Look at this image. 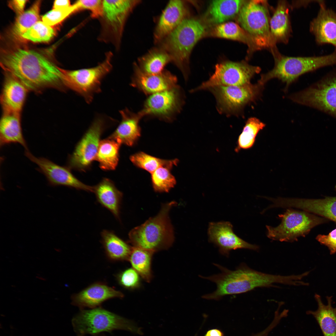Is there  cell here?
<instances>
[{
  "label": "cell",
  "instance_id": "6da1fadb",
  "mask_svg": "<svg viewBox=\"0 0 336 336\" xmlns=\"http://www.w3.org/2000/svg\"><path fill=\"white\" fill-rule=\"evenodd\" d=\"M1 65L4 71L17 77L29 91L38 93L48 88L67 89L61 68L34 50L17 48L5 51Z\"/></svg>",
  "mask_w": 336,
  "mask_h": 336
},
{
  "label": "cell",
  "instance_id": "7a4b0ae2",
  "mask_svg": "<svg viewBox=\"0 0 336 336\" xmlns=\"http://www.w3.org/2000/svg\"><path fill=\"white\" fill-rule=\"evenodd\" d=\"M213 264L221 270L220 273L208 277L199 275L216 285L215 291L202 296L207 300H219L226 296L243 293L256 287H272L276 282L274 275L255 270L244 263L234 270L217 264Z\"/></svg>",
  "mask_w": 336,
  "mask_h": 336
},
{
  "label": "cell",
  "instance_id": "3957f363",
  "mask_svg": "<svg viewBox=\"0 0 336 336\" xmlns=\"http://www.w3.org/2000/svg\"><path fill=\"white\" fill-rule=\"evenodd\" d=\"M172 201L163 204L158 214L129 232V241L133 246L156 252L169 248L174 241L172 226L169 217Z\"/></svg>",
  "mask_w": 336,
  "mask_h": 336
},
{
  "label": "cell",
  "instance_id": "277c9868",
  "mask_svg": "<svg viewBox=\"0 0 336 336\" xmlns=\"http://www.w3.org/2000/svg\"><path fill=\"white\" fill-rule=\"evenodd\" d=\"M205 29L199 21L186 18L159 43L170 56L172 62L188 77L190 56L194 47L204 35Z\"/></svg>",
  "mask_w": 336,
  "mask_h": 336
},
{
  "label": "cell",
  "instance_id": "5b68a950",
  "mask_svg": "<svg viewBox=\"0 0 336 336\" xmlns=\"http://www.w3.org/2000/svg\"><path fill=\"white\" fill-rule=\"evenodd\" d=\"M72 324L77 336L96 335L116 329L142 335V329L132 320L100 307L82 310L72 319Z\"/></svg>",
  "mask_w": 336,
  "mask_h": 336
},
{
  "label": "cell",
  "instance_id": "8992f818",
  "mask_svg": "<svg viewBox=\"0 0 336 336\" xmlns=\"http://www.w3.org/2000/svg\"><path fill=\"white\" fill-rule=\"evenodd\" d=\"M273 68L262 74L258 82L263 85L277 78L286 83V87L306 73L326 66L336 65V49L330 54L319 56L287 57L274 54Z\"/></svg>",
  "mask_w": 336,
  "mask_h": 336
},
{
  "label": "cell",
  "instance_id": "52a82bcc",
  "mask_svg": "<svg viewBox=\"0 0 336 336\" xmlns=\"http://www.w3.org/2000/svg\"><path fill=\"white\" fill-rule=\"evenodd\" d=\"M265 1H247L238 14L237 20L257 50L270 48L276 43L270 32L268 11Z\"/></svg>",
  "mask_w": 336,
  "mask_h": 336
},
{
  "label": "cell",
  "instance_id": "ba28073f",
  "mask_svg": "<svg viewBox=\"0 0 336 336\" xmlns=\"http://www.w3.org/2000/svg\"><path fill=\"white\" fill-rule=\"evenodd\" d=\"M113 55L110 52L106 53L104 60L95 67L75 70L61 68L66 88L82 96L87 103H90L94 95L101 92L102 80L112 69Z\"/></svg>",
  "mask_w": 336,
  "mask_h": 336
},
{
  "label": "cell",
  "instance_id": "9c48e42d",
  "mask_svg": "<svg viewBox=\"0 0 336 336\" xmlns=\"http://www.w3.org/2000/svg\"><path fill=\"white\" fill-rule=\"evenodd\" d=\"M294 102L336 119V67L308 87L290 95Z\"/></svg>",
  "mask_w": 336,
  "mask_h": 336
},
{
  "label": "cell",
  "instance_id": "30bf717a",
  "mask_svg": "<svg viewBox=\"0 0 336 336\" xmlns=\"http://www.w3.org/2000/svg\"><path fill=\"white\" fill-rule=\"evenodd\" d=\"M278 217L281 222L278 226H266L267 236L273 240L291 242L305 236L312 228L327 221L313 213L291 208L287 209Z\"/></svg>",
  "mask_w": 336,
  "mask_h": 336
},
{
  "label": "cell",
  "instance_id": "8fae6325",
  "mask_svg": "<svg viewBox=\"0 0 336 336\" xmlns=\"http://www.w3.org/2000/svg\"><path fill=\"white\" fill-rule=\"evenodd\" d=\"M140 0H103L102 14L100 19V41L110 43L118 49L127 19Z\"/></svg>",
  "mask_w": 336,
  "mask_h": 336
},
{
  "label": "cell",
  "instance_id": "7c38bea8",
  "mask_svg": "<svg viewBox=\"0 0 336 336\" xmlns=\"http://www.w3.org/2000/svg\"><path fill=\"white\" fill-rule=\"evenodd\" d=\"M264 85L258 82L241 86H218L208 89L213 95L221 114L238 115L245 106L259 96Z\"/></svg>",
  "mask_w": 336,
  "mask_h": 336
},
{
  "label": "cell",
  "instance_id": "4fadbf2b",
  "mask_svg": "<svg viewBox=\"0 0 336 336\" xmlns=\"http://www.w3.org/2000/svg\"><path fill=\"white\" fill-rule=\"evenodd\" d=\"M261 68L245 61H226L217 64L214 73L207 81L193 90V92L208 89L218 86H241L250 83L254 75Z\"/></svg>",
  "mask_w": 336,
  "mask_h": 336
},
{
  "label": "cell",
  "instance_id": "5bb4252c",
  "mask_svg": "<svg viewBox=\"0 0 336 336\" xmlns=\"http://www.w3.org/2000/svg\"><path fill=\"white\" fill-rule=\"evenodd\" d=\"M184 97L178 85L171 88L148 96L139 111L143 117L157 118L172 121L182 110Z\"/></svg>",
  "mask_w": 336,
  "mask_h": 336
},
{
  "label": "cell",
  "instance_id": "9a60e30c",
  "mask_svg": "<svg viewBox=\"0 0 336 336\" xmlns=\"http://www.w3.org/2000/svg\"><path fill=\"white\" fill-rule=\"evenodd\" d=\"M106 123L103 116H99L95 119L69 157L68 168L85 170L95 160Z\"/></svg>",
  "mask_w": 336,
  "mask_h": 336
},
{
  "label": "cell",
  "instance_id": "2e32d148",
  "mask_svg": "<svg viewBox=\"0 0 336 336\" xmlns=\"http://www.w3.org/2000/svg\"><path fill=\"white\" fill-rule=\"evenodd\" d=\"M25 155L38 166V170L46 178L52 186H65L77 189L93 192V187L87 185L77 178L68 167L59 166L48 159L36 157L29 150L25 151Z\"/></svg>",
  "mask_w": 336,
  "mask_h": 336
},
{
  "label": "cell",
  "instance_id": "e0dca14e",
  "mask_svg": "<svg viewBox=\"0 0 336 336\" xmlns=\"http://www.w3.org/2000/svg\"><path fill=\"white\" fill-rule=\"evenodd\" d=\"M208 234L209 242L218 247L219 253L227 257L233 250L244 249L257 250L259 249L258 245L248 243L237 236L228 222H210Z\"/></svg>",
  "mask_w": 336,
  "mask_h": 336
},
{
  "label": "cell",
  "instance_id": "ac0fdd59",
  "mask_svg": "<svg viewBox=\"0 0 336 336\" xmlns=\"http://www.w3.org/2000/svg\"><path fill=\"white\" fill-rule=\"evenodd\" d=\"M133 67L130 85L146 95L149 96L177 85V77L167 70L156 74H148L142 72L135 63Z\"/></svg>",
  "mask_w": 336,
  "mask_h": 336
},
{
  "label": "cell",
  "instance_id": "d6986e66",
  "mask_svg": "<svg viewBox=\"0 0 336 336\" xmlns=\"http://www.w3.org/2000/svg\"><path fill=\"white\" fill-rule=\"evenodd\" d=\"M318 3L320 9L317 16L310 23V31L317 44H330L336 49V12L327 8L324 1Z\"/></svg>",
  "mask_w": 336,
  "mask_h": 336
},
{
  "label": "cell",
  "instance_id": "ffe728a7",
  "mask_svg": "<svg viewBox=\"0 0 336 336\" xmlns=\"http://www.w3.org/2000/svg\"><path fill=\"white\" fill-rule=\"evenodd\" d=\"M4 72L0 96L3 112L21 114L29 90L17 77L9 72Z\"/></svg>",
  "mask_w": 336,
  "mask_h": 336
},
{
  "label": "cell",
  "instance_id": "44dd1931",
  "mask_svg": "<svg viewBox=\"0 0 336 336\" xmlns=\"http://www.w3.org/2000/svg\"><path fill=\"white\" fill-rule=\"evenodd\" d=\"M123 293L102 282L91 284L72 297V304L81 308H96L104 301L114 298H122Z\"/></svg>",
  "mask_w": 336,
  "mask_h": 336
},
{
  "label": "cell",
  "instance_id": "7402d4cb",
  "mask_svg": "<svg viewBox=\"0 0 336 336\" xmlns=\"http://www.w3.org/2000/svg\"><path fill=\"white\" fill-rule=\"evenodd\" d=\"M187 10L183 1H169L162 12L154 32L155 42L159 43L186 18Z\"/></svg>",
  "mask_w": 336,
  "mask_h": 336
},
{
  "label": "cell",
  "instance_id": "603a6c76",
  "mask_svg": "<svg viewBox=\"0 0 336 336\" xmlns=\"http://www.w3.org/2000/svg\"><path fill=\"white\" fill-rule=\"evenodd\" d=\"M121 120L114 132L109 137L119 143L129 146L134 145L141 136L139 122L143 117L139 112L136 113L128 108L119 111Z\"/></svg>",
  "mask_w": 336,
  "mask_h": 336
},
{
  "label": "cell",
  "instance_id": "cb8c5ba5",
  "mask_svg": "<svg viewBox=\"0 0 336 336\" xmlns=\"http://www.w3.org/2000/svg\"><path fill=\"white\" fill-rule=\"evenodd\" d=\"M286 204L288 208L301 209L336 223V196L319 199L288 198Z\"/></svg>",
  "mask_w": 336,
  "mask_h": 336
},
{
  "label": "cell",
  "instance_id": "d4e9b609",
  "mask_svg": "<svg viewBox=\"0 0 336 336\" xmlns=\"http://www.w3.org/2000/svg\"><path fill=\"white\" fill-rule=\"evenodd\" d=\"M12 143H18L29 150L23 135L21 114L3 112L0 121V147Z\"/></svg>",
  "mask_w": 336,
  "mask_h": 336
},
{
  "label": "cell",
  "instance_id": "484cf974",
  "mask_svg": "<svg viewBox=\"0 0 336 336\" xmlns=\"http://www.w3.org/2000/svg\"><path fill=\"white\" fill-rule=\"evenodd\" d=\"M93 188V192L98 202L110 211L117 219H119L123 197L122 193L117 188L111 180L106 178Z\"/></svg>",
  "mask_w": 336,
  "mask_h": 336
},
{
  "label": "cell",
  "instance_id": "4316f807",
  "mask_svg": "<svg viewBox=\"0 0 336 336\" xmlns=\"http://www.w3.org/2000/svg\"><path fill=\"white\" fill-rule=\"evenodd\" d=\"M247 1L216 0L210 3L206 19L209 23L217 25L226 22L238 15Z\"/></svg>",
  "mask_w": 336,
  "mask_h": 336
},
{
  "label": "cell",
  "instance_id": "83f0119b",
  "mask_svg": "<svg viewBox=\"0 0 336 336\" xmlns=\"http://www.w3.org/2000/svg\"><path fill=\"white\" fill-rule=\"evenodd\" d=\"M318 309L315 311L308 310L306 314L312 315L318 322L324 336H336V307L332 305V296H327L328 304H324L320 296L315 294Z\"/></svg>",
  "mask_w": 336,
  "mask_h": 336
},
{
  "label": "cell",
  "instance_id": "f1b7e54d",
  "mask_svg": "<svg viewBox=\"0 0 336 336\" xmlns=\"http://www.w3.org/2000/svg\"><path fill=\"white\" fill-rule=\"evenodd\" d=\"M289 9L284 1L278 2L275 12L270 20V28L273 38L277 42L286 43L290 33Z\"/></svg>",
  "mask_w": 336,
  "mask_h": 336
},
{
  "label": "cell",
  "instance_id": "f546056e",
  "mask_svg": "<svg viewBox=\"0 0 336 336\" xmlns=\"http://www.w3.org/2000/svg\"><path fill=\"white\" fill-rule=\"evenodd\" d=\"M101 236L103 246L109 259L115 261L128 260L132 247L112 231L104 230Z\"/></svg>",
  "mask_w": 336,
  "mask_h": 336
},
{
  "label": "cell",
  "instance_id": "4dcf8cb0",
  "mask_svg": "<svg viewBox=\"0 0 336 336\" xmlns=\"http://www.w3.org/2000/svg\"><path fill=\"white\" fill-rule=\"evenodd\" d=\"M138 65L143 72L148 74H156L163 71L165 66L172 62L169 54L160 47L150 50L138 59Z\"/></svg>",
  "mask_w": 336,
  "mask_h": 336
},
{
  "label": "cell",
  "instance_id": "1f68e13d",
  "mask_svg": "<svg viewBox=\"0 0 336 336\" xmlns=\"http://www.w3.org/2000/svg\"><path fill=\"white\" fill-rule=\"evenodd\" d=\"M121 144L108 138L100 141L95 160L104 170H114L118 164Z\"/></svg>",
  "mask_w": 336,
  "mask_h": 336
},
{
  "label": "cell",
  "instance_id": "d6a6232c",
  "mask_svg": "<svg viewBox=\"0 0 336 336\" xmlns=\"http://www.w3.org/2000/svg\"><path fill=\"white\" fill-rule=\"evenodd\" d=\"M212 36L241 42L247 44L251 51L257 50L251 38L237 23L232 21L217 25L211 32Z\"/></svg>",
  "mask_w": 336,
  "mask_h": 336
},
{
  "label": "cell",
  "instance_id": "836d02e7",
  "mask_svg": "<svg viewBox=\"0 0 336 336\" xmlns=\"http://www.w3.org/2000/svg\"><path fill=\"white\" fill-rule=\"evenodd\" d=\"M154 252L138 247H132L128 260L132 267L147 282L151 281L152 275L151 269Z\"/></svg>",
  "mask_w": 336,
  "mask_h": 336
},
{
  "label": "cell",
  "instance_id": "e575fe53",
  "mask_svg": "<svg viewBox=\"0 0 336 336\" xmlns=\"http://www.w3.org/2000/svg\"><path fill=\"white\" fill-rule=\"evenodd\" d=\"M132 162L136 166L151 174L158 168L166 167L171 169L179 162L177 159L164 160L148 155L143 152L136 153L130 157Z\"/></svg>",
  "mask_w": 336,
  "mask_h": 336
},
{
  "label": "cell",
  "instance_id": "d590c367",
  "mask_svg": "<svg viewBox=\"0 0 336 336\" xmlns=\"http://www.w3.org/2000/svg\"><path fill=\"white\" fill-rule=\"evenodd\" d=\"M40 3V1H36L29 9L18 15L12 30L15 36L21 37L24 33L39 21Z\"/></svg>",
  "mask_w": 336,
  "mask_h": 336
},
{
  "label": "cell",
  "instance_id": "8d00e7d4",
  "mask_svg": "<svg viewBox=\"0 0 336 336\" xmlns=\"http://www.w3.org/2000/svg\"><path fill=\"white\" fill-rule=\"evenodd\" d=\"M265 126V124L258 119L251 117L247 120L237 141L239 149H248L251 147L258 133Z\"/></svg>",
  "mask_w": 336,
  "mask_h": 336
},
{
  "label": "cell",
  "instance_id": "74e56055",
  "mask_svg": "<svg viewBox=\"0 0 336 336\" xmlns=\"http://www.w3.org/2000/svg\"><path fill=\"white\" fill-rule=\"evenodd\" d=\"M171 169L161 167L151 173L152 185L155 191L167 192L175 186L176 181L171 173Z\"/></svg>",
  "mask_w": 336,
  "mask_h": 336
},
{
  "label": "cell",
  "instance_id": "f35d334b",
  "mask_svg": "<svg viewBox=\"0 0 336 336\" xmlns=\"http://www.w3.org/2000/svg\"><path fill=\"white\" fill-rule=\"evenodd\" d=\"M54 35V31L51 26L39 21L24 33L21 37L34 42H47Z\"/></svg>",
  "mask_w": 336,
  "mask_h": 336
},
{
  "label": "cell",
  "instance_id": "ab89813d",
  "mask_svg": "<svg viewBox=\"0 0 336 336\" xmlns=\"http://www.w3.org/2000/svg\"><path fill=\"white\" fill-rule=\"evenodd\" d=\"M116 277L119 283L126 289L133 290L141 286V277L132 267L119 272L117 274Z\"/></svg>",
  "mask_w": 336,
  "mask_h": 336
},
{
  "label": "cell",
  "instance_id": "60d3db41",
  "mask_svg": "<svg viewBox=\"0 0 336 336\" xmlns=\"http://www.w3.org/2000/svg\"><path fill=\"white\" fill-rule=\"evenodd\" d=\"M77 12L74 4L64 8L53 9L43 16L42 21L51 26L61 22L70 15Z\"/></svg>",
  "mask_w": 336,
  "mask_h": 336
},
{
  "label": "cell",
  "instance_id": "b9f144b4",
  "mask_svg": "<svg viewBox=\"0 0 336 336\" xmlns=\"http://www.w3.org/2000/svg\"><path fill=\"white\" fill-rule=\"evenodd\" d=\"M77 12L82 10H87L91 13L92 18H100L102 14L103 0H79L74 3Z\"/></svg>",
  "mask_w": 336,
  "mask_h": 336
},
{
  "label": "cell",
  "instance_id": "7bdbcfd3",
  "mask_svg": "<svg viewBox=\"0 0 336 336\" xmlns=\"http://www.w3.org/2000/svg\"><path fill=\"white\" fill-rule=\"evenodd\" d=\"M316 239L321 244L328 247L330 254L336 252V228L332 231L328 235H318Z\"/></svg>",
  "mask_w": 336,
  "mask_h": 336
},
{
  "label": "cell",
  "instance_id": "ee69618b",
  "mask_svg": "<svg viewBox=\"0 0 336 336\" xmlns=\"http://www.w3.org/2000/svg\"><path fill=\"white\" fill-rule=\"evenodd\" d=\"M26 1L13 0L10 1L9 5L18 15L23 12Z\"/></svg>",
  "mask_w": 336,
  "mask_h": 336
},
{
  "label": "cell",
  "instance_id": "f6af8a7d",
  "mask_svg": "<svg viewBox=\"0 0 336 336\" xmlns=\"http://www.w3.org/2000/svg\"><path fill=\"white\" fill-rule=\"evenodd\" d=\"M71 5L70 1L68 0H55L53 4V9L64 8Z\"/></svg>",
  "mask_w": 336,
  "mask_h": 336
},
{
  "label": "cell",
  "instance_id": "bcb514c9",
  "mask_svg": "<svg viewBox=\"0 0 336 336\" xmlns=\"http://www.w3.org/2000/svg\"><path fill=\"white\" fill-rule=\"evenodd\" d=\"M204 336H224L223 333L220 329H212L208 330Z\"/></svg>",
  "mask_w": 336,
  "mask_h": 336
},
{
  "label": "cell",
  "instance_id": "7dc6e473",
  "mask_svg": "<svg viewBox=\"0 0 336 336\" xmlns=\"http://www.w3.org/2000/svg\"><path fill=\"white\" fill-rule=\"evenodd\" d=\"M272 330V327L270 326H268L263 330L251 336H267Z\"/></svg>",
  "mask_w": 336,
  "mask_h": 336
},
{
  "label": "cell",
  "instance_id": "c3c4849f",
  "mask_svg": "<svg viewBox=\"0 0 336 336\" xmlns=\"http://www.w3.org/2000/svg\"><path fill=\"white\" fill-rule=\"evenodd\" d=\"M103 336V335H98V336Z\"/></svg>",
  "mask_w": 336,
  "mask_h": 336
}]
</instances>
